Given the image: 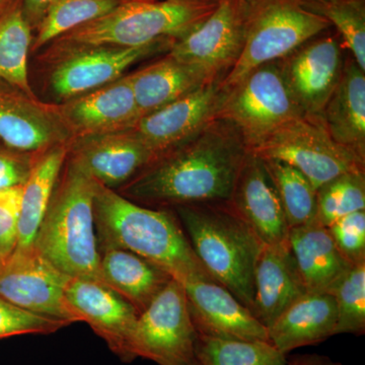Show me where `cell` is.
Listing matches in <instances>:
<instances>
[{
    "instance_id": "cell-1",
    "label": "cell",
    "mask_w": 365,
    "mask_h": 365,
    "mask_svg": "<svg viewBox=\"0 0 365 365\" xmlns=\"http://www.w3.org/2000/svg\"><path fill=\"white\" fill-rule=\"evenodd\" d=\"M248 153L235 127L215 119L160 153L117 192L133 202L160 209L227 203Z\"/></svg>"
},
{
    "instance_id": "cell-2",
    "label": "cell",
    "mask_w": 365,
    "mask_h": 365,
    "mask_svg": "<svg viewBox=\"0 0 365 365\" xmlns=\"http://www.w3.org/2000/svg\"><path fill=\"white\" fill-rule=\"evenodd\" d=\"M93 215L98 252L106 248L131 252L181 283L213 280L170 209L140 205L93 180Z\"/></svg>"
},
{
    "instance_id": "cell-3",
    "label": "cell",
    "mask_w": 365,
    "mask_h": 365,
    "mask_svg": "<svg viewBox=\"0 0 365 365\" xmlns=\"http://www.w3.org/2000/svg\"><path fill=\"white\" fill-rule=\"evenodd\" d=\"M173 209L204 269L252 313L255 271L264 248L258 235L228 203Z\"/></svg>"
},
{
    "instance_id": "cell-4",
    "label": "cell",
    "mask_w": 365,
    "mask_h": 365,
    "mask_svg": "<svg viewBox=\"0 0 365 365\" xmlns=\"http://www.w3.org/2000/svg\"><path fill=\"white\" fill-rule=\"evenodd\" d=\"M34 249L69 277L104 285L93 215V180L68 158L36 235Z\"/></svg>"
},
{
    "instance_id": "cell-5",
    "label": "cell",
    "mask_w": 365,
    "mask_h": 365,
    "mask_svg": "<svg viewBox=\"0 0 365 365\" xmlns=\"http://www.w3.org/2000/svg\"><path fill=\"white\" fill-rule=\"evenodd\" d=\"M218 1L132 0L109 14L73 29L50 43L49 49L88 46L139 47L160 40L177 41L200 26Z\"/></svg>"
},
{
    "instance_id": "cell-6",
    "label": "cell",
    "mask_w": 365,
    "mask_h": 365,
    "mask_svg": "<svg viewBox=\"0 0 365 365\" xmlns=\"http://www.w3.org/2000/svg\"><path fill=\"white\" fill-rule=\"evenodd\" d=\"M250 6L244 48L232 71L220 81L223 91L237 85L257 67L284 58L332 26L300 0H258Z\"/></svg>"
},
{
    "instance_id": "cell-7",
    "label": "cell",
    "mask_w": 365,
    "mask_h": 365,
    "mask_svg": "<svg viewBox=\"0 0 365 365\" xmlns=\"http://www.w3.org/2000/svg\"><path fill=\"white\" fill-rule=\"evenodd\" d=\"M304 117L285 83L279 60L257 67L225 91L216 119L235 127L249 150L283 125Z\"/></svg>"
},
{
    "instance_id": "cell-8",
    "label": "cell",
    "mask_w": 365,
    "mask_h": 365,
    "mask_svg": "<svg viewBox=\"0 0 365 365\" xmlns=\"http://www.w3.org/2000/svg\"><path fill=\"white\" fill-rule=\"evenodd\" d=\"M250 151L263 160L292 165L316 190L346 173L365 170L364 160L336 143L319 120L311 118L288 122Z\"/></svg>"
},
{
    "instance_id": "cell-9",
    "label": "cell",
    "mask_w": 365,
    "mask_h": 365,
    "mask_svg": "<svg viewBox=\"0 0 365 365\" xmlns=\"http://www.w3.org/2000/svg\"><path fill=\"white\" fill-rule=\"evenodd\" d=\"M197 331L190 314L184 285L173 279L138 317L137 359L158 365H193Z\"/></svg>"
},
{
    "instance_id": "cell-10",
    "label": "cell",
    "mask_w": 365,
    "mask_h": 365,
    "mask_svg": "<svg viewBox=\"0 0 365 365\" xmlns=\"http://www.w3.org/2000/svg\"><path fill=\"white\" fill-rule=\"evenodd\" d=\"M174 41L160 40L139 47L88 46L47 50L45 58L56 62L50 83L57 97L66 101L124 76V72L146 57L169 51Z\"/></svg>"
},
{
    "instance_id": "cell-11",
    "label": "cell",
    "mask_w": 365,
    "mask_h": 365,
    "mask_svg": "<svg viewBox=\"0 0 365 365\" xmlns=\"http://www.w3.org/2000/svg\"><path fill=\"white\" fill-rule=\"evenodd\" d=\"M250 9L244 0H218L207 20L175 41L168 52L200 69L211 81H222L241 56Z\"/></svg>"
},
{
    "instance_id": "cell-12",
    "label": "cell",
    "mask_w": 365,
    "mask_h": 365,
    "mask_svg": "<svg viewBox=\"0 0 365 365\" xmlns=\"http://www.w3.org/2000/svg\"><path fill=\"white\" fill-rule=\"evenodd\" d=\"M71 278L35 249L14 250L0 262V297L31 313L78 323L66 297Z\"/></svg>"
},
{
    "instance_id": "cell-13",
    "label": "cell",
    "mask_w": 365,
    "mask_h": 365,
    "mask_svg": "<svg viewBox=\"0 0 365 365\" xmlns=\"http://www.w3.org/2000/svg\"><path fill=\"white\" fill-rule=\"evenodd\" d=\"M279 63L285 83L304 117L319 120L344 67L339 41L334 36H317Z\"/></svg>"
},
{
    "instance_id": "cell-14",
    "label": "cell",
    "mask_w": 365,
    "mask_h": 365,
    "mask_svg": "<svg viewBox=\"0 0 365 365\" xmlns=\"http://www.w3.org/2000/svg\"><path fill=\"white\" fill-rule=\"evenodd\" d=\"M71 140L58 105L46 104L0 81V143L26 153H40Z\"/></svg>"
},
{
    "instance_id": "cell-15",
    "label": "cell",
    "mask_w": 365,
    "mask_h": 365,
    "mask_svg": "<svg viewBox=\"0 0 365 365\" xmlns=\"http://www.w3.org/2000/svg\"><path fill=\"white\" fill-rule=\"evenodd\" d=\"M66 297L79 322L88 324L118 359H137L134 342L139 314L130 304L105 285L78 278L69 281Z\"/></svg>"
},
{
    "instance_id": "cell-16",
    "label": "cell",
    "mask_w": 365,
    "mask_h": 365,
    "mask_svg": "<svg viewBox=\"0 0 365 365\" xmlns=\"http://www.w3.org/2000/svg\"><path fill=\"white\" fill-rule=\"evenodd\" d=\"M223 96L225 91L220 81H212L186 97L139 118L128 130L158 157L188 140L215 120Z\"/></svg>"
},
{
    "instance_id": "cell-17",
    "label": "cell",
    "mask_w": 365,
    "mask_h": 365,
    "mask_svg": "<svg viewBox=\"0 0 365 365\" xmlns=\"http://www.w3.org/2000/svg\"><path fill=\"white\" fill-rule=\"evenodd\" d=\"M157 155L131 131L72 139L68 160L107 188L119 189Z\"/></svg>"
},
{
    "instance_id": "cell-18",
    "label": "cell",
    "mask_w": 365,
    "mask_h": 365,
    "mask_svg": "<svg viewBox=\"0 0 365 365\" xmlns=\"http://www.w3.org/2000/svg\"><path fill=\"white\" fill-rule=\"evenodd\" d=\"M266 246H287L284 210L263 158L249 150L227 202Z\"/></svg>"
},
{
    "instance_id": "cell-19",
    "label": "cell",
    "mask_w": 365,
    "mask_h": 365,
    "mask_svg": "<svg viewBox=\"0 0 365 365\" xmlns=\"http://www.w3.org/2000/svg\"><path fill=\"white\" fill-rule=\"evenodd\" d=\"M182 284L197 334L225 339L269 341L267 328L222 285L206 279Z\"/></svg>"
},
{
    "instance_id": "cell-20",
    "label": "cell",
    "mask_w": 365,
    "mask_h": 365,
    "mask_svg": "<svg viewBox=\"0 0 365 365\" xmlns=\"http://www.w3.org/2000/svg\"><path fill=\"white\" fill-rule=\"evenodd\" d=\"M58 107L72 139L128 130L140 118L127 76Z\"/></svg>"
},
{
    "instance_id": "cell-21",
    "label": "cell",
    "mask_w": 365,
    "mask_h": 365,
    "mask_svg": "<svg viewBox=\"0 0 365 365\" xmlns=\"http://www.w3.org/2000/svg\"><path fill=\"white\" fill-rule=\"evenodd\" d=\"M306 294V285L289 246L264 245L255 271L252 313L256 319L268 329Z\"/></svg>"
},
{
    "instance_id": "cell-22",
    "label": "cell",
    "mask_w": 365,
    "mask_h": 365,
    "mask_svg": "<svg viewBox=\"0 0 365 365\" xmlns=\"http://www.w3.org/2000/svg\"><path fill=\"white\" fill-rule=\"evenodd\" d=\"M288 246L307 292L331 294L352 267L340 253L328 227L318 218L302 227L290 228Z\"/></svg>"
},
{
    "instance_id": "cell-23",
    "label": "cell",
    "mask_w": 365,
    "mask_h": 365,
    "mask_svg": "<svg viewBox=\"0 0 365 365\" xmlns=\"http://www.w3.org/2000/svg\"><path fill=\"white\" fill-rule=\"evenodd\" d=\"M337 309L331 294L307 292L269 327V341L283 354L335 336Z\"/></svg>"
},
{
    "instance_id": "cell-24",
    "label": "cell",
    "mask_w": 365,
    "mask_h": 365,
    "mask_svg": "<svg viewBox=\"0 0 365 365\" xmlns=\"http://www.w3.org/2000/svg\"><path fill=\"white\" fill-rule=\"evenodd\" d=\"M352 57L319 121L336 143L365 162V74Z\"/></svg>"
},
{
    "instance_id": "cell-25",
    "label": "cell",
    "mask_w": 365,
    "mask_h": 365,
    "mask_svg": "<svg viewBox=\"0 0 365 365\" xmlns=\"http://www.w3.org/2000/svg\"><path fill=\"white\" fill-rule=\"evenodd\" d=\"M127 76L140 117L186 97L213 81L200 69L178 59L169 52L163 58Z\"/></svg>"
},
{
    "instance_id": "cell-26",
    "label": "cell",
    "mask_w": 365,
    "mask_h": 365,
    "mask_svg": "<svg viewBox=\"0 0 365 365\" xmlns=\"http://www.w3.org/2000/svg\"><path fill=\"white\" fill-rule=\"evenodd\" d=\"M100 257L105 287L126 300L138 314L174 279L155 264L125 250L103 249Z\"/></svg>"
},
{
    "instance_id": "cell-27",
    "label": "cell",
    "mask_w": 365,
    "mask_h": 365,
    "mask_svg": "<svg viewBox=\"0 0 365 365\" xmlns=\"http://www.w3.org/2000/svg\"><path fill=\"white\" fill-rule=\"evenodd\" d=\"M69 143L52 146L36 155L30 176L23 187L16 250L34 248L36 235L68 157Z\"/></svg>"
},
{
    "instance_id": "cell-28",
    "label": "cell",
    "mask_w": 365,
    "mask_h": 365,
    "mask_svg": "<svg viewBox=\"0 0 365 365\" xmlns=\"http://www.w3.org/2000/svg\"><path fill=\"white\" fill-rule=\"evenodd\" d=\"M32 43L33 29L24 14L21 0L0 18V81L36 96L28 71Z\"/></svg>"
},
{
    "instance_id": "cell-29",
    "label": "cell",
    "mask_w": 365,
    "mask_h": 365,
    "mask_svg": "<svg viewBox=\"0 0 365 365\" xmlns=\"http://www.w3.org/2000/svg\"><path fill=\"white\" fill-rule=\"evenodd\" d=\"M125 0H51L33 36L34 51L44 48L73 29L109 14Z\"/></svg>"
},
{
    "instance_id": "cell-30",
    "label": "cell",
    "mask_w": 365,
    "mask_h": 365,
    "mask_svg": "<svg viewBox=\"0 0 365 365\" xmlns=\"http://www.w3.org/2000/svg\"><path fill=\"white\" fill-rule=\"evenodd\" d=\"M199 365H285L287 355L269 341L225 339L197 334Z\"/></svg>"
},
{
    "instance_id": "cell-31",
    "label": "cell",
    "mask_w": 365,
    "mask_h": 365,
    "mask_svg": "<svg viewBox=\"0 0 365 365\" xmlns=\"http://www.w3.org/2000/svg\"><path fill=\"white\" fill-rule=\"evenodd\" d=\"M264 162L277 190L289 230L316 220L317 190L309 180L287 163Z\"/></svg>"
},
{
    "instance_id": "cell-32",
    "label": "cell",
    "mask_w": 365,
    "mask_h": 365,
    "mask_svg": "<svg viewBox=\"0 0 365 365\" xmlns=\"http://www.w3.org/2000/svg\"><path fill=\"white\" fill-rule=\"evenodd\" d=\"M360 210H365V170L346 173L317 190V218L324 227Z\"/></svg>"
},
{
    "instance_id": "cell-33",
    "label": "cell",
    "mask_w": 365,
    "mask_h": 365,
    "mask_svg": "<svg viewBox=\"0 0 365 365\" xmlns=\"http://www.w3.org/2000/svg\"><path fill=\"white\" fill-rule=\"evenodd\" d=\"M304 6L335 26L352 58L365 71V0H333Z\"/></svg>"
},
{
    "instance_id": "cell-34",
    "label": "cell",
    "mask_w": 365,
    "mask_h": 365,
    "mask_svg": "<svg viewBox=\"0 0 365 365\" xmlns=\"http://www.w3.org/2000/svg\"><path fill=\"white\" fill-rule=\"evenodd\" d=\"M331 294L337 309L335 335L365 333V263L352 266Z\"/></svg>"
},
{
    "instance_id": "cell-35",
    "label": "cell",
    "mask_w": 365,
    "mask_h": 365,
    "mask_svg": "<svg viewBox=\"0 0 365 365\" xmlns=\"http://www.w3.org/2000/svg\"><path fill=\"white\" fill-rule=\"evenodd\" d=\"M71 325L63 319L25 311L0 297V339L21 335H50Z\"/></svg>"
},
{
    "instance_id": "cell-36",
    "label": "cell",
    "mask_w": 365,
    "mask_h": 365,
    "mask_svg": "<svg viewBox=\"0 0 365 365\" xmlns=\"http://www.w3.org/2000/svg\"><path fill=\"white\" fill-rule=\"evenodd\" d=\"M328 230L346 260L352 266L365 263V210L343 216Z\"/></svg>"
},
{
    "instance_id": "cell-37",
    "label": "cell",
    "mask_w": 365,
    "mask_h": 365,
    "mask_svg": "<svg viewBox=\"0 0 365 365\" xmlns=\"http://www.w3.org/2000/svg\"><path fill=\"white\" fill-rule=\"evenodd\" d=\"M23 187L0 190V262L6 260L18 245Z\"/></svg>"
},
{
    "instance_id": "cell-38",
    "label": "cell",
    "mask_w": 365,
    "mask_h": 365,
    "mask_svg": "<svg viewBox=\"0 0 365 365\" xmlns=\"http://www.w3.org/2000/svg\"><path fill=\"white\" fill-rule=\"evenodd\" d=\"M37 153L16 150L0 143V190L24 186Z\"/></svg>"
},
{
    "instance_id": "cell-39",
    "label": "cell",
    "mask_w": 365,
    "mask_h": 365,
    "mask_svg": "<svg viewBox=\"0 0 365 365\" xmlns=\"http://www.w3.org/2000/svg\"><path fill=\"white\" fill-rule=\"evenodd\" d=\"M50 1L51 0H21L24 14L30 26H32L33 31L39 24L43 13ZM125 1H132V0H125Z\"/></svg>"
},
{
    "instance_id": "cell-40",
    "label": "cell",
    "mask_w": 365,
    "mask_h": 365,
    "mask_svg": "<svg viewBox=\"0 0 365 365\" xmlns=\"http://www.w3.org/2000/svg\"><path fill=\"white\" fill-rule=\"evenodd\" d=\"M285 365H344L329 356L319 354H299L288 359Z\"/></svg>"
},
{
    "instance_id": "cell-41",
    "label": "cell",
    "mask_w": 365,
    "mask_h": 365,
    "mask_svg": "<svg viewBox=\"0 0 365 365\" xmlns=\"http://www.w3.org/2000/svg\"><path fill=\"white\" fill-rule=\"evenodd\" d=\"M20 1L21 0H0V18Z\"/></svg>"
},
{
    "instance_id": "cell-42",
    "label": "cell",
    "mask_w": 365,
    "mask_h": 365,
    "mask_svg": "<svg viewBox=\"0 0 365 365\" xmlns=\"http://www.w3.org/2000/svg\"><path fill=\"white\" fill-rule=\"evenodd\" d=\"M304 6H314V4H326V2L333 1V0H300Z\"/></svg>"
},
{
    "instance_id": "cell-43",
    "label": "cell",
    "mask_w": 365,
    "mask_h": 365,
    "mask_svg": "<svg viewBox=\"0 0 365 365\" xmlns=\"http://www.w3.org/2000/svg\"><path fill=\"white\" fill-rule=\"evenodd\" d=\"M244 1H246L247 4H256V2L258 1V0H244Z\"/></svg>"
},
{
    "instance_id": "cell-44",
    "label": "cell",
    "mask_w": 365,
    "mask_h": 365,
    "mask_svg": "<svg viewBox=\"0 0 365 365\" xmlns=\"http://www.w3.org/2000/svg\"><path fill=\"white\" fill-rule=\"evenodd\" d=\"M205 1H218V0H205Z\"/></svg>"
},
{
    "instance_id": "cell-45",
    "label": "cell",
    "mask_w": 365,
    "mask_h": 365,
    "mask_svg": "<svg viewBox=\"0 0 365 365\" xmlns=\"http://www.w3.org/2000/svg\"><path fill=\"white\" fill-rule=\"evenodd\" d=\"M193 365H199L198 362H195V364H194Z\"/></svg>"
}]
</instances>
